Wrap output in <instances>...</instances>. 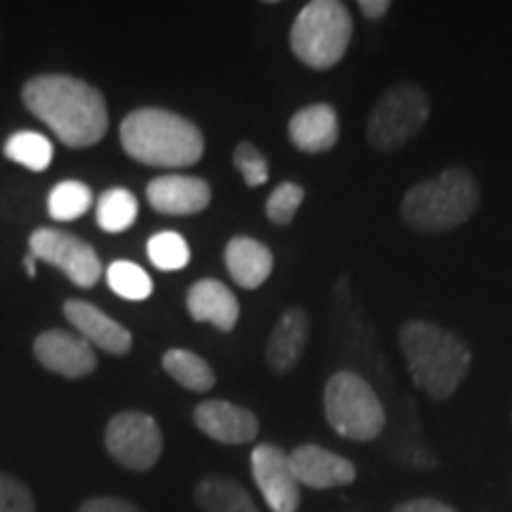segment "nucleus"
Masks as SVG:
<instances>
[{
  "instance_id": "nucleus-8",
  "label": "nucleus",
  "mask_w": 512,
  "mask_h": 512,
  "mask_svg": "<svg viewBox=\"0 0 512 512\" xmlns=\"http://www.w3.org/2000/svg\"><path fill=\"white\" fill-rule=\"evenodd\" d=\"M105 446L107 453L121 467L133 472H147L162 458L164 437L152 415L124 411L107 422Z\"/></svg>"
},
{
  "instance_id": "nucleus-24",
  "label": "nucleus",
  "mask_w": 512,
  "mask_h": 512,
  "mask_svg": "<svg viewBox=\"0 0 512 512\" xmlns=\"http://www.w3.org/2000/svg\"><path fill=\"white\" fill-rule=\"evenodd\" d=\"M93 204V192L81 181H62L50 190L48 211L57 221L81 219Z\"/></svg>"
},
{
  "instance_id": "nucleus-31",
  "label": "nucleus",
  "mask_w": 512,
  "mask_h": 512,
  "mask_svg": "<svg viewBox=\"0 0 512 512\" xmlns=\"http://www.w3.org/2000/svg\"><path fill=\"white\" fill-rule=\"evenodd\" d=\"M392 512H458L456 508L437 498H413V501L399 503Z\"/></svg>"
},
{
  "instance_id": "nucleus-4",
  "label": "nucleus",
  "mask_w": 512,
  "mask_h": 512,
  "mask_svg": "<svg viewBox=\"0 0 512 512\" xmlns=\"http://www.w3.org/2000/svg\"><path fill=\"white\" fill-rule=\"evenodd\" d=\"M479 209L477 181L465 169L451 166L437 178L413 185L401 202V216L425 235L446 233L463 226Z\"/></svg>"
},
{
  "instance_id": "nucleus-12",
  "label": "nucleus",
  "mask_w": 512,
  "mask_h": 512,
  "mask_svg": "<svg viewBox=\"0 0 512 512\" xmlns=\"http://www.w3.org/2000/svg\"><path fill=\"white\" fill-rule=\"evenodd\" d=\"M195 425L209 439L228 446H242L256 439L259 434V420L247 408L235 406L230 401L209 399L195 408Z\"/></svg>"
},
{
  "instance_id": "nucleus-1",
  "label": "nucleus",
  "mask_w": 512,
  "mask_h": 512,
  "mask_svg": "<svg viewBox=\"0 0 512 512\" xmlns=\"http://www.w3.org/2000/svg\"><path fill=\"white\" fill-rule=\"evenodd\" d=\"M22 100L36 119L50 126L60 143L76 150L100 143L110 126L102 93L74 76H36L24 83Z\"/></svg>"
},
{
  "instance_id": "nucleus-11",
  "label": "nucleus",
  "mask_w": 512,
  "mask_h": 512,
  "mask_svg": "<svg viewBox=\"0 0 512 512\" xmlns=\"http://www.w3.org/2000/svg\"><path fill=\"white\" fill-rule=\"evenodd\" d=\"M34 354L43 368L69 380H79L98 368V356L91 344L67 330L41 332L34 342Z\"/></svg>"
},
{
  "instance_id": "nucleus-27",
  "label": "nucleus",
  "mask_w": 512,
  "mask_h": 512,
  "mask_svg": "<svg viewBox=\"0 0 512 512\" xmlns=\"http://www.w3.org/2000/svg\"><path fill=\"white\" fill-rule=\"evenodd\" d=\"M304 188L302 185L285 181L275 188L266 200V216L271 219L275 226H290L294 214H297L299 207L304 202Z\"/></svg>"
},
{
  "instance_id": "nucleus-32",
  "label": "nucleus",
  "mask_w": 512,
  "mask_h": 512,
  "mask_svg": "<svg viewBox=\"0 0 512 512\" xmlns=\"http://www.w3.org/2000/svg\"><path fill=\"white\" fill-rule=\"evenodd\" d=\"M358 8H361L366 19H382L389 10H392V3H389V0H361Z\"/></svg>"
},
{
  "instance_id": "nucleus-5",
  "label": "nucleus",
  "mask_w": 512,
  "mask_h": 512,
  "mask_svg": "<svg viewBox=\"0 0 512 512\" xmlns=\"http://www.w3.org/2000/svg\"><path fill=\"white\" fill-rule=\"evenodd\" d=\"M354 19L339 0H311L299 10L290 31L292 53L311 69H332L347 55Z\"/></svg>"
},
{
  "instance_id": "nucleus-16",
  "label": "nucleus",
  "mask_w": 512,
  "mask_h": 512,
  "mask_svg": "<svg viewBox=\"0 0 512 512\" xmlns=\"http://www.w3.org/2000/svg\"><path fill=\"white\" fill-rule=\"evenodd\" d=\"M185 306L192 320L214 325L219 332H233L240 318V302L226 285L214 278L197 280L188 290Z\"/></svg>"
},
{
  "instance_id": "nucleus-6",
  "label": "nucleus",
  "mask_w": 512,
  "mask_h": 512,
  "mask_svg": "<svg viewBox=\"0 0 512 512\" xmlns=\"http://www.w3.org/2000/svg\"><path fill=\"white\" fill-rule=\"evenodd\" d=\"M325 418L339 437L351 441H373L384 432L387 413L380 396L351 370H339L325 384Z\"/></svg>"
},
{
  "instance_id": "nucleus-19",
  "label": "nucleus",
  "mask_w": 512,
  "mask_h": 512,
  "mask_svg": "<svg viewBox=\"0 0 512 512\" xmlns=\"http://www.w3.org/2000/svg\"><path fill=\"white\" fill-rule=\"evenodd\" d=\"M223 259H226L230 278L245 290H256L271 278L273 252L264 242L247 238V235H235L226 245Z\"/></svg>"
},
{
  "instance_id": "nucleus-25",
  "label": "nucleus",
  "mask_w": 512,
  "mask_h": 512,
  "mask_svg": "<svg viewBox=\"0 0 512 512\" xmlns=\"http://www.w3.org/2000/svg\"><path fill=\"white\" fill-rule=\"evenodd\" d=\"M107 285L114 290L119 297L131 299V302H143L155 290L150 275H147L143 268L133 261H114V264L107 268Z\"/></svg>"
},
{
  "instance_id": "nucleus-15",
  "label": "nucleus",
  "mask_w": 512,
  "mask_h": 512,
  "mask_svg": "<svg viewBox=\"0 0 512 512\" xmlns=\"http://www.w3.org/2000/svg\"><path fill=\"white\" fill-rule=\"evenodd\" d=\"M147 200L159 214L190 216L209 207L211 188L197 176H159L147 185Z\"/></svg>"
},
{
  "instance_id": "nucleus-17",
  "label": "nucleus",
  "mask_w": 512,
  "mask_h": 512,
  "mask_svg": "<svg viewBox=\"0 0 512 512\" xmlns=\"http://www.w3.org/2000/svg\"><path fill=\"white\" fill-rule=\"evenodd\" d=\"M309 342V316L299 306L287 309L278 318L266 344V363L275 375L292 373Z\"/></svg>"
},
{
  "instance_id": "nucleus-23",
  "label": "nucleus",
  "mask_w": 512,
  "mask_h": 512,
  "mask_svg": "<svg viewBox=\"0 0 512 512\" xmlns=\"http://www.w3.org/2000/svg\"><path fill=\"white\" fill-rule=\"evenodd\" d=\"M5 157L10 162L27 166L29 171H46L53 162V143L36 131H19L5 140Z\"/></svg>"
},
{
  "instance_id": "nucleus-18",
  "label": "nucleus",
  "mask_w": 512,
  "mask_h": 512,
  "mask_svg": "<svg viewBox=\"0 0 512 512\" xmlns=\"http://www.w3.org/2000/svg\"><path fill=\"white\" fill-rule=\"evenodd\" d=\"M292 145L297 150L320 155L337 145L339 140V117L337 110L328 102H316V105L299 110L287 124Z\"/></svg>"
},
{
  "instance_id": "nucleus-13",
  "label": "nucleus",
  "mask_w": 512,
  "mask_h": 512,
  "mask_svg": "<svg viewBox=\"0 0 512 512\" xmlns=\"http://www.w3.org/2000/svg\"><path fill=\"white\" fill-rule=\"evenodd\" d=\"M290 467L299 486L304 484L309 489L318 491L347 486L356 479V465L349 458L316 444H304L294 448L290 453Z\"/></svg>"
},
{
  "instance_id": "nucleus-10",
  "label": "nucleus",
  "mask_w": 512,
  "mask_h": 512,
  "mask_svg": "<svg viewBox=\"0 0 512 512\" xmlns=\"http://www.w3.org/2000/svg\"><path fill=\"white\" fill-rule=\"evenodd\" d=\"M252 475L273 512H297L302 491L290 467V453L275 444H259L252 451Z\"/></svg>"
},
{
  "instance_id": "nucleus-26",
  "label": "nucleus",
  "mask_w": 512,
  "mask_h": 512,
  "mask_svg": "<svg viewBox=\"0 0 512 512\" xmlns=\"http://www.w3.org/2000/svg\"><path fill=\"white\" fill-rule=\"evenodd\" d=\"M147 256L159 271H181L190 264V247L174 230H166L147 242Z\"/></svg>"
},
{
  "instance_id": "nucleus-28",
  "label": "nucleus",
  "mask_w": 512,
  "mask_h": 512,
  "mask_svg": "<svg viewBox=\"0 0 512 512\" xmlns=\"http://www.w3.org/2000/svg\"><path fill=\"white\" fill-rule=\"evenodd\" d=\"M233 164L235 169L240 171V176L245 178L247 188H259L268 181V159L264 152L259 150L249 140H242V143L235 147L233 152Z\"/></svg>"
},
{
  "instance_id": "nucleus-33",
  "label": "nucleus",
  "mask_w": 512,
  "mask_h": 512,
  "mask_svg": "<svg viewBox=\"0 0 512 512\" xmlns=\"http://www.w3.org/2000/svg\"><path fill=\"white\" fill-rule=\"evenodd\" d=\"M24 266H27V273H29V278H34L36 275V259L34 256H27V259H24Z\"/></svg>"
},
{
  "instance_id": "nucleus-9",
  "label": "nucleus",
  "mask_w": 512,
  "mask_h": 512,
  "mask_svg": "<svg viewBox=\"0 0 512 512\" xmlns=\"http://www.w3.org/2000/svg\"><path fill=\"white\" fill-rule=\"evenodd\" d=\"M29 249L34 259L46 261V264L60 268V271L72 280L74 285L93 287L102 275L100 256L95 249L76 238L72 233H64L57 228H38L31 233Z\"/></svg>"
},
{
  "instance_id": "nucleus-29",
  "label": "nucleus",
  "mask_w": 512,
  "mask_h": 512,
  "mask_svg": "<svg viewBox=\"0 0 512 512\" xmlns=\"http://www.w3.org/2000/svg\"><path fill=\"white\" fill-rule=\"evenodd\" d=\"M0 512H36L29 486L0 472Z\"/></svg>"
},
{
  "instance_id": "nucleus-3",
  "label": "nucleus",
  "mask_w": 512,
  "mask_h": 512,
  "mask_svg": "<svg viewBox=\"0 0 512 512\" xmlns=\"http://www.w3.org/2000/svg\"><path fill=\"white\" fill-rule=\"evenodd\" d=\"M121 145L131 159L147 166H181L197 164L204 155L202 131L181 114L143 107L121 121Z\"/></svg>"
},
{
  "instance_id": "nucleus-22",
  "label": "nucleus",
  "mask_w": 512,
  "mask_h": 512,
  "mask_svg": "<svg viewBox=\"0 0 512 512\" xmlns=\"http://www.w3.org/2000/svg\"><path fill=\"white\" fill-rule=\"evenodd\" d=\"M95 216H98V226L105 233H124L138 219L136 195L124 188H112L102 192Z\"/></svg>"
},
{
  "instance_id": "nucleus-30",
  "label": "nucleus",
  "mask_w": 512,
  "mask_h": 512,
  "mask_svg": "<svg viewBox=\"0 0 512 512\" xmlns=\"http://www.w3.org/2000/svg\"><path fill=\"white\" fill-rule=\"evenodd\" d=\"M79 512H143L136 503L124 498H88Z\"/></svg>"
},
{
  "instance_id": "nucleus-21",
  "label": "nucleus",
  "mask_w": 512,
  "mask_h": 512,
  "mask_svg": "<svg viewBox=\"0 0 512 512\" xmlns=\"http://www.w3.org/2000/svg\"><path fill=\"white\" fill-rule=\"evenodd\" d=\"M162 366L181 387L188 392H209L216 384L214 370L202 356H197L195 351L188 349H169L162 358Z\"/></svg>"
},
{
  "instance_id": "nucleus-20",
  "label": "nucleus",
  "mask_w": 512,
  "mask_h": 512,
  "mask_svg": "<svg viewBox=\"0 0 512 512\" xmlns=\"http://www.w3.org/2000/svg\"><path fill=\"white\" fill-rule=\"evenodd\" d=\"M195 503L202 512H259L240 482L228 477H207L195 486Z\"/></svg>"
},
{
  "instance_id": "nucleus-7",
  "label": "nucleus",
  "mask_w": 512,
  "mask_h": 512,
  "mask_svg": "<svg viewBox=\"0 0 512 512\" xmlns=\"http://www.w3.org/2000/svg\"><path fill=\"white\" fill-rule=\"evenodd\" d=\"M430 98L415 83H396L380 95L368 117V143L394 152L418 136L430 119Z\"/></svg>"
},
{
  "instance_id": "nucleus-14",
  "label": "nucleus",
  "mask_w": 512,
  "mask_h": 512,
  "mask_svg": "<svg viewBox=\"0 0 512 512\" xmlns=\"http://www.w3.org/2000/svg\"><path fill=\"white\" fill-rule=\"evenodd\" d=\"M64 318L81 332L91 347H100L102 351L114 356H124L133 347V335L117 320L102 313L98 306L81 302V299H69L64 304Z\"/></svg>"
},
{
  "instance_id": "nucleus-2",
  "label": "nucleus",
  "mask_w": 512,
  "mask_h": 512,
  "mask_svg": "<svg viewBox=\"0 0 512 512\" xmlns=\"http://www.w3.org/2000/svg\"><path fill=\"white\" fill-rule=\"evenodd\" d=\"M408 373L432 399H448L472 368V351L456 332L427 320H408L399 330Z\"/></svg>"
}]
</instances>
